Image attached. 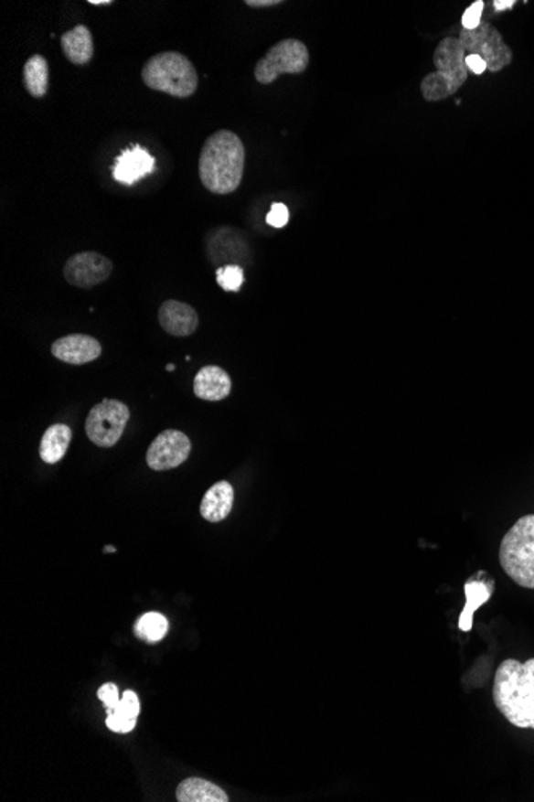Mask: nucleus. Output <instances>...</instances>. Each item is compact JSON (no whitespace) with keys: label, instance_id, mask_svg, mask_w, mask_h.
Here are the masks:
<instances>
[{"label":"nucleus","instance_id":"obj_30","mask_svg":"<svg viewBox=\"0 0 534 802\" xmlns=\"http://www.w3.org/2000/svg\"><path fill=\"white\" fill-rule=\"evenodd\" d=\"M516 0H495L493 2V5H495V12H504V10H510V8H514L516 5Z\"/></svg>","mask_w":534,"mask_h":802},{"label":"nucleus","instance_id":"obj_33","mask_svg":"<svg viewBox=\"0 0 534 802\" xmlns=\"http://www.w3.org/2000/svg\"><path fill=\"white\" fill-rule=\"evenodd\" d=\"M166 370H168V372H173V370H175V364H168V366H166Z\"/></svg>","mask_w":534,"mask_h":802},{"label":"nucleus","instance_id":"obj_4","mask_svg":"<svg viewBox=\"0 0 534 802\" xmlns=\"http://www.w3.org/2000/svg\"><path fill=\"white\" fill-rule=\"evenodd\" d=\"M141 78L151 91H162L170 97L189 98L198 91V71L183 53L154 55L143 66Z\"/></svg>","mask_w":534,"mask_h":802},{"label":"nucleus","instance_id":"obj_26","mask_svg":"<svg viewBox=\"0 0 534 802\" xmlns=\"http://www.w3.org/2000/svg\"><path fill=\"white\" fill-rule=\"evenodd\" d=\"M288 219H290V210L285 204H280V202L272 204L266 217L267 225H271L272 228H283L288 223Z\"/></svg>","mask_w":534,"mask_h":802},{"label":"nucleus","instance_id":"obj_11","mask_svg":"<svg viewBox=\"0 0 534 802\" xmlns=\"http://www.w3.org/2000/svg\"><path fill=\"white\" fill-rule=\"evenodd\" d=\"M100 341L90 335H66L51 345V354L66 364L83 366L101 356Z\"/></svg>","mask_w":534,"mask_h":802},{"label":"nucleus","instance_id":"obj_16","mask_svg":"<svg viewBox=\"0 0 534 802\" xmlns=\"http://www.w3.org/2000/svg\"><path fill=\"white\" fill-rule=\"evenodd\" d=\"M234 505V488L228 481L215 484L200 503V514L208 522H221L230 516Z\"/></svg>","mask_w":534,"mask_h":802},{"label":"nucleus","instance_id":"obj_13","mask_svg":"<svg viewBox=\"0 0 534 802\" xmlns=\"http://www.w3.org/2000/svg\"><path fill=\"white\" fill-rule=\"evenodd\" d=\"M159 322L166 334L172 337H189L198 327V311L187 303L166 300L159 309Z\"/></svg>","mask_w":534,"mask_h":802},{"label":"nucleus","instance_id":"obj_12","mask_svg":"<svg viewBox=\"0 0 534 802\" xmlns=\"http://www.w3.org/2000/svg\"><path fill=\"white\" fill-rule=\"evenodd\" d=\"M155 159L141 146L123 149L122 155L115 159L112 176L122 185H134L146 175L153 174Z\"/></svg>","mask_w":534,"mask_h":802},{"label":"nucleus","instance_id":"obj_18","mask_svg":"<svg viewBox=\"0 0 534 802\" xmlns=\"http://www.w3.org/2000/svg\"><path fill=\"white\" fill-rule=\"evenodd\" d=\"M72 431L68 424H51L40 441V458L47 465L59 462L69 449Z\"/></svg>","mask_w":534,"mask_h":802},{"label":"nucleus","instance_id":"obj_14","mask_svg":"<svg viewBox=\"0 0 534 802\" xmlns=\"http://www.w3.org/2000/svg\"><path fill=\"white\" fill-rule=\"evenodd\" d=\"M232 390V381L226 370L218 366H205L198 370L194 379V392L202 401L218 402L228 398Z\"/></svg>","mask_w":534,"mask_h":802},{"label":"nucleus","instance_id":"obj_9","mask_svg":"<svg viewBox=\"0 0 534 802\" xmlns=\"http://www.w3.org/2000/svg\"><path fill=\"white\" fill-rule=\"evenodd\" d=\"M191 441L183 431L166 430L154 439L146 454V462L154 471L178 468L189 458Z\"/></svg>","mask_w":534,"mask_h":802},{"label":"nucleus","instance_id":"obj_24","mask_svg":"<svg viewBox=\"0 0 534 802\" xmlns=\"http://www.w3.org/2000/svg\"><path fill=\"white\" fill-rule=\"evenodd\" d=\"M98 699L101 700L102 705L106 708V712L109 714H112V712L117 710V706L121 703V695H119V689L112 682H108V684H104V686L100 687L98 689Z\"/></svg>","mask_w":534,"mask_h":802},{"label":"nucleus","instance_id":"obj_22","mask_svg":"<svg viewBox=\"0 0 534 802\" xmlns=\"http://www.w3.org/2000/svg\"><path fill=\"white\" fill-rule=\"evenodd\" d=\"M243 281L245 276H243L242 266L239 264H228L217 270V283L226 292H239Z\"/></svg>","mask_w":534,"mask_h":802},{"label":"nucleus","instance_id":"obj_31","mask_svg":"<svg viewBox=\"0 0 534 802\" xmlns=\"http://www.w3.org/2000/svg\"><path fill=\"white\" fill-rule=\"evenodd\" d=\"M114 2L112 0H89V5H96V7H106V5H112Z\"/></svg>","mask_w":534,"mask_h":802},{"label":"nucleus","instance_id":"obj_28","mask_svg":"<svg viewBox=\"0 0 534 802\" xmlns=\"http://www.w3.org/2000/svg\"><path fill=\"white\" fill-rule=\"evenodd\" d=\"M465 66H467V70L469 72H474V74H484L485 71H488V68H486V63H485L484 59H480L477 55H467L465 57Z\"/></svg>","mask_w":534,"mask_h":802},{"label":"nucleus","instance_id":"obj_10","mask_svg":"<svg viewBox=\"0 0 534 802\" xmlns=\"http://www.w3.org/2000/svg\"><path fill=\"white\" fill-rule=\"evenodd\" d=\"M66 281L79 289H91L104 283L112 273V262L98 251H82L64 264Z\"/></svg>","mask_w":534,"mask_h":802},{"label":"nucleus","instance_id":"obj_17","mask_svg":"<svg viewBox=\"0 0 534 802\" xmlns=\"http://www.w3.org/2000/svg\"><path fill=\"white\" fill-rule=\"evenodd\" d=\"M176 799L179 802H228L230 797L223 789L215 783L207 782L204 778H186L176 788Z\"/></svg>","mask_w":534,"mask_h":802},{"label":"nucleus","instance_id":"obj_7","mask_svg":"<svg viewBox=\"0 0 534 802\" xmlns=\"http://www.w3.org/2000/svg\"><path fill=\"white\" fill-rule=\"evenodd\" d=\"M458 40L467 55H477L484 59L488 71H503L514 59V53L504 40L503 34L488 21H482V25L474 31H459Z\"/></svg>","mask_w":534,"mask_h":802},{"label":"nucleus","instance_id":"obj_32","mask_svg":"<svg viewBox=\"0 0 534 802\" xmlns=\"http://www.w3.org/2000/svg\"><path fill=\"white\" fill-rule=\"evenodd\" d=\"M115 551H117V550H115L114 546H106V548H104V552H115Z\"/></svg>","mask_w":534,"mask_h":802},{"label":"nucleus","instance_id":"obj_25","mask_svg":"<svg viewBox=\"0 0 534 802\" xmlns=\"http://www.w3.org/2000/svg\"><path fill=\"white\" fill-rule=\"evenodd\" d=\"M484 0L474 2L471 7L467 8L465 15H463V20H461V23H463V29H467V31L477 29V27L482 25V15H484Z\"/></svg>","mask_w":534,"mask_h":802},{"label":"nucleus","instance_id":"obj_2","mask_svg":"<svg viewBox=\"0 0 534 802\" xmlns=\"http://www.w3.org/2000/svg\"><path fill=\"white\" fill-rule=\"evenodd\" d=\"M493 700L510 724L534 729V658L503 661L495 676Z\"/></svg>","mask_w":534,"mask_h":802},{"label":"nucleus","instance_id":"obj_19","mask_svg":"<svg viewBox=\"0 0 534 802\" xmlns=\"http://www.w3.org/2000/svg\"><path fill=\"white\" fill-rule=\"evenodd\" d=\"M23 82L31 97L42 98L47 95L50 85V72L45 57L32 55L31 59L26 61L23 68Z\"/></svg>","mask_w":534,"mask_h":802},{"label":"nucleus","instance_id":"obj_20","mask_svg":"<svg viewBox=\"0 0 534 802\" xmlns=\"http://www.w3.org/2000/svg\"><path fill=\"white\" fill-rule=\"evenodd\" d=\"M465 610L459 615V628L463 631H471L472 626H474V614L478 607L488 603V599L491 597V586L485 584L484 582L472 580V582L465 583Z\"/></svg>","mask_w":534,"mask_h":802},{"label":"nucleus","instance_id":"obj_29","mask_svg":"<svg viewBox=\"0 0 534 802\" xmlns=\"http://www.w3.org/2000/svg\"><path fill=\"white\" fill-rule=\"evenodd\" d=\"M245 5L253 8L275 7V5H282V0H247Z\"/></svg>","mask_w":534,"mask_h":802},{"label":"nucleus","instance_id":"obj_23","mask_svg":"<svg viewBox=\"0 0 534 802\" xmlns=\"http://www.w3.org/2000/svg\"><path fill=\"white\" fill-rule=\"evenodd\" d=\"M112 714H117L121 718L128 719V721H136L140 716V699L134 690H127L121 697V703L117 706ZM111 716V714H109Z\"/></svg>","mask_w":534,"mask_h":802},{"label":"nucleus","instance_id":"obj_27","mask_svg":"<svg viewBox=\"0 0 534 802\" xmlns=\"http://www.w3.org/2000/svg\"><path fill=\"white\" fill-rule=\"evenodd\" d=\"M106 725L111 731L117 732V733H128V732L134 731L136 721H128V719L121 718L117 714H111L106 719Z\"/></svg>","mask_w":534,"mask_h":802},{"label":"nucleus","instance_id":"obj_15","mask_svg":"<svg viewBox=\"0 0 534 802\" xmlns=\"http://www.w3.org/2000/svg\"><path fill=\"white\" fill-rule=\"evenodd\" d=\"M61 50L64 57L72 65L82 66L89 65L93 59L95 46H93V36L90 33V29L83 25L72 27L68 33L61 36Z\"/></svg>","mask_w":534,"mask_h":802},{"label":"nucleus","instance_id":"obj_21","mask_svg":"<svg viewBox=\"0 0 534 802\" xmlns=\"http://www.w3.org/2000/svg\"><path fill=\"white\" fill-rule=\"evenodd\" d=\"M166 629H168V622L166 616L160 615L157 612H149L141 616L134 625V635L138 636L141 641L154 644L166 637Z\"/></svg>","mask_w":534,"mask_h":802},{"label":"nucleus","instance_id":"obj_3","mask_svg":"<svg viewBox=\"0 0 534 802\" xmlns=\"http://www.w3.org/2000/svg\"><path fill=\"white\" fill-rule=\"evenodd\" d=\"M465 57L467 53L458 37L440 40L433 57L437 71L427 74L421 80V93L426 102L435 103L450 98L467 82L469 70L465 66Z\"/></svg>","mask_w":534,"mask_h":802},{"label":"nucleus","instance_id":"obj_6","mask_svg":"<svg viewBox=\"0 0 534 802\" xmlns=\"http://www.w3.org/2000/svg\"><path fill=\"white\" fill-rule=\"evenodd\" d=\"M311 61L304 42L298 39L280 40L255 66V79L262 85H271L283 74H303Z\"/></svg>","mask_w":534,"mask_h":802},{"label":"nucleus","instance_id":"obj_1","mask_svg":"<svg viewBox=\"0 0 534 802\" xmlns=\"http://www.w3.org/2000/svg\"><path fill=\"white\" fill-rule=\"evenodd\" d=\"M245 170V146L230 130H218L207 138L198 157V176L210 193L226 196L240 187Z\"/></svg>","mask_w":534,"mask_h":802},{"label":"nucleus","instance_id":"obj_5","mask_svg":"<svg viewBox=\"0 0 534 802\" xmlns=\"http://www.w3.org/2000/svg\"><path fill=\"white\" fill-rule=\"evenodd\" d=\"M499 562L517 584L534 590V514L520 518L504 535Z\"/></svg>","mask_w":534,"mask_h":802},{"label":"nucleus","instance_id":"obj_8","mask_svg":"<svg viewBox=\"0 0 534 802\" xmlns=\"http://www.w3.org/2000/svg\"><path fill=\"white\" fill-rule=\"evenodd\" d=\"M128 420L130 411L127 405L115 399H104L90 411L85 422L87 436L98 447H114L121 441Z\"/></svg>","mask_w":534,"mask_h":802}]
</instances>
